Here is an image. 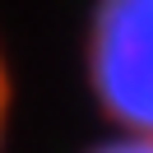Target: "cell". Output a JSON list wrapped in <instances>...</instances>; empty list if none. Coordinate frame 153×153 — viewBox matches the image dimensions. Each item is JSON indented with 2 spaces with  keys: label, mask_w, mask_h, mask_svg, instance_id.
Instances as JSON below:
<instances>
[{
  "label": "cell",
  "mask_w": 153,
  "mask_h": 153,
  "mask_svg": "<svg viewBox=\"0 0 153 153\" xmlns=\"http://www.w3.org/2000/svg\"><path fill=\"white\" fill-rule=\"evenodd\" d=\"M93 93L125 130L153 139V0L107 5L88 23Z\"/></svg>",
  "instance_id": "obj_1"
},
{
  "label": "cell",
  "mask_w": 153,
  "mask_h": 153,
  "mask_svg": "<svg viewBox=\"0 0 153 153\" xmlns=\"http://www.w3.org/2000/svg\"><path fill=\"white\" fill-rule=\"evenodd\" d=\"M97 153H153V139H121V144H107Z\"/></svg>",
  "instance_id": "obj_2"
},
{
  "label": "cell",
  "mask_w": 153,
  "mask_h": 153,
  "mask_svg": "<svg viewBox=\"0 0 153 153\" xmlns=\"http://www.w3.org/2000/svg\"><path fill=\"white\" fill-rule=\"evenodd\" d=\"M5 107H10V79H5V60H0V130H5Z\"/></svg>",
  "instance_id": "obj_3"
}]
</instances>
